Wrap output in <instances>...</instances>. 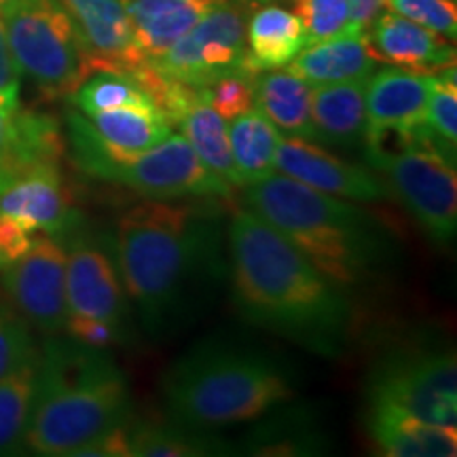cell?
Here are the masks:
<instances>
[{
	"label": "cell",
	"mask_w": 457,
	"mask_h": 457,
	"mask_svg": "<svg viewBox=\"0 0 457 457\" xmlns=\"http://www.w3.org/2000/svg\"><path fill=\"white\" fill-rule=\"evenodd\" d=\"M0 21L17 71L47 98H64L96 71L81 34L60 0H7Z\"/></svg>",
	"instance_id": "6"
},
{
	"label": "cell",
	"mask_w": 457,
	"mask_h": 457,
	"mask_svg": "<svg viewBox=\"0 0 457 457\" xmlns=\"http://www.w3.org/2000/svg\"><path fill=\"white\" fill-rule=\"evenodd\" d=\"M37 358L38 352L24 320L0 305V379Z\"/></svg>",
	"instance_id": "34"
},
{
	"label": "cell",
	"mask_w": 457,
	"mask_h": 457,
	"mask_svg": "<svg viewBox=\"0 0 457 457\" xmlns=\"http://www.w3.org/2000/svg\"><path fill=\"white\" fill-rule=\"evenodd\" d=\"M392 13H398L428 30L455 41L457 37V7L455 0H386Z\"/></svg>",
	"instance_id": "35"
},
{
	"label": "cell",
	"mask_w": 457,
	"mask_h": 457,
	"mask_svg": "<svg viewBox=\"0 0 457 457\" xmlns=\"http://www.w3.org/2000/svg\"><path fill=\"white\" fill-rule=\"evenodd\" d=\"M176 123L205 168L233 188L244 187L231 155L227 121L204 100V91Z\"/></svg>",
	"instance_id": "26"
},
{
	"label": "cell",
	"mask_w": 457,
	"mask_h": 457,
	"mask_svg": "<svg viewBox=\"0 0 457 457\" xmlns=\"http://www.w3.org/2000/svg\"><path fill=\"white\" fill-rule=\"evenodd\" d=\"M369 403L400 409L428 424L457 428L453 352H409L386 360L370 381Z\"/></svg>",
	"instance_id": "10"
},
{
	"label": "cell",
	"mask_w": 457,
	"mask_h": 457,
	"mask_svg": "<svg viewBox=\"0 0 457 457\" xmlns=\"http://www.w3.org/2000/svg\"><path fill=\"white\" fill-rule=\"evenodd\" d=\"M312 87L290 71H267L254 77V108L288 136L313 140L310 117Z\"/></svg>",
	"instance_id": "25"
},
{
	"label": "cell",
	"mask_w": 457,
	"mask_h": 457,
	"mask_svg": "<svg viewBox=\"0 0 457 457\" xmlns=\"http://www.w3.org/2000/svg\"><path fill=\"white\" fill-rule=\"evenodd\" d=\"M222 445L214 436L195 432L187 424L129 426V457H193L219 453Z\"/></svg>",
	"instance_id": "28"
},
{
	"label": "cell",
	"mask_w": 457,
	"mask_h": 457,
	"mask_svg": "<svg viewBox=\"0 0 457 457\" xmlns=\"http://www.w3.org/2000/svg\"><path fill=\"white\" fill-rule=\"evenodd\" d=\"M138 54L155 62L220 0H121Z\"/></svg>",
	"instance_id": "20"
},
{
	"label": "cell",
	"mask_w": 457,
	"mask_h": 457,
	"mask_svg": "<svg viewBox=\"0 0 457 457\" xmlns=\"http://www.w3.org/2000/svg\"><path fill=\"white\" fill-rule=\"evenodd\" d=\"M377 64L367 34L343 32L327 41L305 45L288 64L310 87L347 81H367Z\"/></svg>",
	"instance_id": "22"
},
{
	"label": "cell",
	"mask_w": 457,
	"mask_h": 457,
	"mask_svg": "<svg viewBox=\"0 0 457 457\" xmlns=\"http://www.w3.org/2000/svg\"><path fill=\"white\" fill-rule=\"evenodd\" d=\"M0 187H3V182H0Z\"/></svg>",
	"instance_id": "43"
},
{
	"label": "cell",
	"mask_w": 457,
	"mask_h": 457,
	"mask_svg": "<svg viewBox=\"0 0 457 457\" xmlns=\"http://www.w3.org/2000/svg\"><path fill=\"white\" fill-rule=\"evenodd\" d=\"M367 424L384 455L453 457L457 453V428L428 424L387 404L370 403Z\"/></svg>",
	"instance_id": "21"
},
{
	"label": "cell",
	"mask_w": 457,
	"mask_h": 457,
	"mask_svg": "<svg viewBox=\"0 0 457 457\" xmlns=\"http://www.w3.org/2000/svg\"><path fill=\"white\" fill-rule=\"evenodd\" d=\"M282 134L256 108H250L228 125V145L244 187L276 174V151ZM242 187V188H244Z\"/></svg>",
	"instance_id": "27"
},
{
	"label": "cell",
	"mask_w": 457,
	"mask_h": 457,
	"mask_svg": "<svg viewBox=\"0 0 457 457\" xmlns=\"http://www.w3.org/2000/svg\"><path fill=\"white\" fill-rule=\"evenodd\" d=\"M66 123L77 128L91 145L111 159H123L145 153L168 138L174 121L155 102H140L83 117L68 111Z\"/></svg>",
	"instance_id": "15"
},
{
	"label": "cell",
	"mask_w": 457,
	"mask_h": 457,
	"mask_svg": "<svg viewBox=\"0 0 457 457\" xmlns=\"http://www.w3.org/2000/svg\"><path fill=\"white\" fill-rule=\"evenodd\" d=\"M72 106L83 117L102 111H112V108L140 104V102H151L153 98L146 94L134 72L114 71V68H100L94 71L85 81L72 91ZM155 102V100H153Z\"/></svg>",
	"instance_id": "29"
},
{
	"label": "cell",
	"mask_w": 457,
	"mask_h": 457,
	"mask_svg": "<svg viewBox=\"0 0 457 457\" xmlns=\"http://www.w3.org/2000/svg\"><path fill=\"white\" fill-rule=\"evenodd\" d=\"M171 417L193 428L256 420L296 396L288 373L259 352L205 343L176 360L163 379Z\"/></svg>",
	"instance_id": "5"
},
{
	"label": "cell",
	"mask_w": 457,
	"mask_h": 457,
	"mask_svg": "<svg viewBox=\"0 0 457 457\" xmlns=\"http://www.w3.org/2000/svg\"><path fill=\"white\" fill-rule=\"evenodd\" d=\"M350 3V28L347 32L367 34L373 21L384 13L386 0H347Z\"/></svg>",
	"instance_id": "40"
},
{
	"label": "cell",
	"mask_w": 457,
	"mask_h": 457,
	"mask_svg": "<svg viewBox=\"0 0 457 457\" xmlns=\"http://www.w3.org/2000/svg\"><path fill=\"white\" fill-rule=\"evenodd\" d=\"M129 390L104 350L51 339L37 362L24 447L38 455L74 457L83 445L128 424Z\"/></svg>",
	"instance_id": "4"
},
{
	"label": "cell",
	"mask_w": 457,
	"mask_h": 457,
	"mask_svg": "<svg viewBox=\"0 0 457 457\" xmlns=\"http://www.w3.org/2000/svg\"><path fill=\"white\" fill-rule=\"evenodd\" d=\"M373 168L384 171L392 195L420 222L428 237L438 244L453 242L457 231L455 162L434 145L424 123L417 145Z\"/></svg>",
	"instance_id": "8"
},
{
	"label": "cell",
	"mask_w": 457,
	"mask_h": 457,
	"mask_svg": "<svg viewBox=\"0 0 457 457\" xmlns=\"http://www.w3.org/2000/svg\"><path fill=\"white\" fill-rule=\"evenodd\" d=\"M367 81L318 85L310 94L313 142L337 148L362 145L367 131Z\"/></svg>",
	"instance_id": "23"
},
{
	"label": "cell",
	"mask_w": 457,
	"mask_h": 457,
	"mask_svg": "<svg viewBox=\"0 0 457 457\" xmlns=\"http://www.w3.org/2000/svg\"><path fill=\"white\" fill-rule=\"evenodd\" d=\"M114 265L151 335L179 330L220 276L219 231L202 210L146 199L117 222Z\"/></svg>",
	"instance_id": "2"
},
{
	"label": "cell",
	"mask_w": 457,
	"mask_h": 457,
	"mask_svg": "<svg viewBox=\"0 0 457 457\" xmlns=\"http://www.w3.org/2000/svg\"><path fill=\"white\" fill-rule=\"evenodd\" d=\"M41 233L9 214H0V271L21 259Z\"/></svg>",
	"instance_id": "36"
},
{
	"label": "cell",
	"mask_w": 457,
	"mask_h": 457,
	"mask_svg": "<svg viewBox=\"0 0 457 457\" xmlns=\"http://www.w3.org/2000/svg\"><path fill=\"white\" fill-rule=\"evenodd\" d=\"M81 34L96 71H134L145 64L121 0H60Z\"/></svg>",
	"instance_id": "17"
},
{
	"label": "cell",
	"mask_w": 457,
	"mask_h": 457,
	"mask_svg": "<svg viewBox=\"0 0 457 457\" xmlns=\"http://www.w3.org/2000/svg\"><path fill=\"white\" fill-rule=\"evenodd\" d=\"M37 362L38 358L0 379V455L15 453L24 447L37 381Z\"/></svg>",
	"instance_id": "30"
},
{
	"label": "cell",
	"mask_w": 457,
	"mask_h": 457,
	"mask_svg": "<svg viewBox=\"0 0 457 457\" xmlns=\"http://www.w3.org/2000/svg\"><path fill=\"white\" fill-rule=\"evenodd\" d=\"M20 71L11 54L4 26L0 21V96L3 98H20Z\"/></svg>",
	"instance_id": "39"
},
{
	"label": "cell",
	"mask_w": 457,
	"mask_h": 457,
	"mask_svg": "<svg viewBox=\"0 0 457 457\" xmlns=\"http://www.w3.org/2000/svg\"><path fill=\"white\" fill-rule=\"evenodd\" d=\"M129 455V426L121 424L83 445L74 457H125Z\"/></svg>",
	"instance_id": "38"
},
{
	"label": "cell",
	"mask_w": 457,
	"mask_h": 457,
	"mask_svg": "<svg viewBox=\"0 0 457 457\" xmlns=\"http://www.w3.org/2000/svg\"><path fill=\"white\" fill-rule=\"evenodd\" d=\"M254 77L253 72H233L216 79L204 87V100L220 114L225 121H231L237 114L254 108Z\"/></svg>",
	"instance_id": "33"
},
{
	"label": "cell",
	"mask_w": 457,
	"mask_h": 457,
	"mask_svg": "<svg viewBox=\"0 0 457 457\" xmlns=\"http://www.w3.org/2000/svg\"><path fill=\"white\" fill-rule=\"evenodd\" d=\"M434 74L394 66L367 79V129L415 128L424 123Z\"/></svg>",
	"instance_id": "19"
},
{
	"label": "cell",
	"mask_w": 457,
	"mask_h": 457,
	"mask_svg": "<svg viewBox=\"0 0 457 457\" xmlns=\"http://www.w3.org/2000/svg\"><path fill=\"white\" fill-rule=\"evenodd\" d=\"M4 3H7V0H0V7H3V4H4Z\"/></svg>",
	"instance_id": "42"
},
{
	"label": "cell",
	"mask_w": 457,
	"mask_h": 457,
	"mask_svg": "<svg viewBox=\"0 0 457 457\" xmlns=\"http://www.w3.org/2000/svg\"><path fill=\"white\" fill-rule=\"evenodd\" d=\"M424 128L449 159L455 162L457 146V85L455 66L434 74V83L428 96L424 112Z\"/></svg>",
	"instance_id": "31"
},
{
	"label": "cell",
	"mask_w": 457,
	"mask_h": 457,
	"mask_svg": "<svg viewBox=\"0 0 457 457\" xmlns=\"http://www.w3.org/2000/svg\"><path fill=\"white\" fill-rule=\"evenodd\" d=\"M66 333L71 339L83 343V345L106 350L112 343L121 341L125 330L91 318H66Z\"/></svg>",
	"instance_id": "37"
},
{
	"label": "cell",
	"mask_w": 457,
	"mask_h": 457,
	"mask_svg": "<svg viewBox=\"0 0 457 457\" xmlns=\"http://www.w3.org/2000/svg\"><path fill=\"white\" fill-rule=\"evenodd\" d=\"M74 163L94 179L117 182L146 199L171 202L182 197H228L233 187L199 162L182 134H171L138 155L111 159L77 128L66 123Z\"/></svg>",
	"instance_id": "7"
},
{
	"label": "cell",
	"mask_w": 457,
	"mask_h": 457,
	"mask_svg": "<svg viewBox=\"0 0 457 457\" xmlns=\"http://www.w3.org/2000/svg\"><path fill=\"white\" fill-rule=\"evenodd\" d=\"M245 9L242 0H220L180 41L155 62H146L170 81L204 89L245 64ZM254 74V72H253Z\"/></svg>",
	"instance_id": "9"
},
{
	"label": "cell",
	"mask_w": 457,
	"mask_h": 457,
	"mask_svg": "<svg viewBox=\"0 0 457 457\" xmlns=\"http://www.w3.org/2000/svg\"><path fill=\"white\" fill-rule=\"evenodd\" d=\"M60 123L51 114L26 111L20 98L0 96V182L62 157Z\"/></svg>",
	"instance_id": "16"
},
{
	"label": "cell",
	"mask_w": 457,
	"mask_h": 457,
	"mask_svg": "<svg viewBox=\"0 0 457 457\" xmlns=\"http://www.w3.org/2000/svg\"><path fill=\"white\" fill-rule=\"evenodd\" d=\"M377 62L434 74L455 66V49L449 38L415 24L398 13H381L367 32Z\"/></svg>",
	"instance_id": "18"
},
{
	"label": "cell",
	"mask_w": 457,
	"mask_h": 457,
	"mask_svg": "<svg viewBox=\"0 0 457 457\" xmlns=\"http://www.w3.org/2000/svg\"><path fill=\"white\" fill-rule=\"evenodd\" d=\"M3 286L15 310L47 335L66 327V248L57 237L38 236L32 248L3 270Z\"/></svg>",
	"instance_id": "11"
},
{
	"label": "cell",
	"mask_w": 457,
	"mask_h": 457,
	"mask_svg": "<svg viewBox=\"0 0 457 457\" xmlns=\"http://www.w3.org/2000/svg\"><path fill=\"white\" fill-rule=\"evenodd\" d=\"M244 199L341 290L381 276L392 259L384 227L347 199L284 174L245 185Z\"/></svg>",
	"instance_id": "3"
},
{
	"label": "cell",
	"mask_w": 457,
	"mask_h": 457,
	"mask_svg": "<svg viewBox=\"0 0 457 457\" xmlns=\"http://www.w3.org/2000/svg\"><path fill=\"white\" fill-rule=\"evenodd\" d=\"M0 214L57 239L77 231V214L57 163L34 165L4 182L0 187Z\"/></svg>",
	"instance_id": "14"
},
{
	"label": "cell",
	"mask_w": 457,
	"mask_h": 457,
	"mask_svg": "<svg viewBox=\"0 0 457 457\" xmlns=\"http://www.w3.org/2000/svg\"><path fill=\"white\" fill-rule=\"evenodd\" d=\"M68 318H91L125 330V290L114 259L87 236L66 250Z\"/></svg>",
	"instance_id": "13"
},
{
	"label": "cell",
	"mask_w": 457,
	"mask_h": 457,
	"mask_svg": "<svg viewBox=\"0 0 457 457\" xmlns=\"http://www.w3.org/2000/svg\"><path fill=\"white\" fill-rule=\"evenodd\" d=\"M242 3H245V4H250V3H253V0H242Z\"/></svg>",
	"instance_id": "41"
},
{
	"label": "cell",
	"mask_w": 457,
	"mask_h": 457,
	"mask_svg": "<svg viewBox=\"0 0 457 457\" xmlns=\"http://www.w3.org/2000/svg\"><path fill=\"white\" fill-rule=\"evenodd\" d=\"M228 271L245 320L320 356H339L350 330L345 293L250 208L231 214Z\"/></svg>",
	"instance_id": "1"
},
{
	"label": "cell",
	"mask_w": 457,
	"mask_h": 457,
	"mask_svg": "<svg viewBox=\"0 0 457 457\" xmlns=\"http://www.w3.org/2000/svg\"><path fill=\"white\" fill-rule=\"evenodd\" d=\"M307 45L327 41L350 28V3L347 0H295Z\"/></svg>",
	"instance_id": "32"
},
{
	"label": "cell",
	"mask_w": 457,
	"mask_h": 457,
	"mask_svg": "<svg viewBox=\"0 0 457 457\" xmlns=\"http://www.w3.org/2000/svg\"><path fill=\"white\" fill-rule=\"evenodd\" d=\"M276 170L316 191L347 202L375 204L392 197L386 180L370 170L343 162L313 140L299 136H282L276 151Z\"/></svg>",
	"instance_id": "12"
},
{
	"label": "cell",
	"mask_w": 457,
	"mask_h": 457,
	"mask_svg": "<svg viewBox=\"0 0 457 457\" xmlns=\"http://www.w3.org/2000/svg\"><path fill=\"white\" fill-rule=\"evenodd\" d=\"M245 28V64L254 74L288 66L307 45L299 15L276 4L261 7Z\"/></svg>",
	"instance_id": "24"
}]
</instances>
